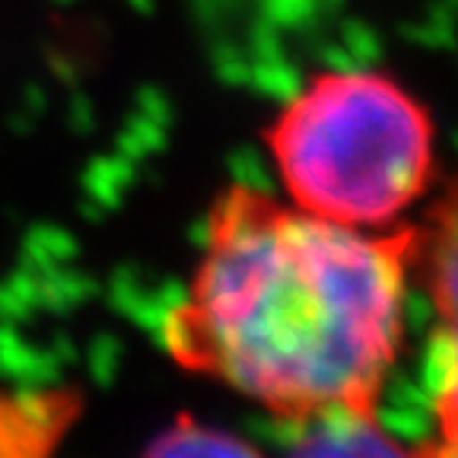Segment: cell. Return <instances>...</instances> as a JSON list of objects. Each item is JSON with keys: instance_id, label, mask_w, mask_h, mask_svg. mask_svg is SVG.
Returning <instances> with one entry per match:
<instances>
[{"instance_id": "cell-1", "label": "cell", "mask_w": 458, "mask_h": 458, "mask_svg": "<svg viewBox=\"0 0 458 458\" xmlns=\"http://www.w3.org/2000/svg\"><path fill=\"white\" fill-rule=\"evenodd\" d=\"M411 255L414 229L369 236L233 185L163 341L284 420L372 414L398 357Z\"/></svg>"}, {"instance_id": "cell-2", "label": "cell", "mask_w": 458, "mask_h": 458, "mask_svg": "<svg viewBox=\"0 0 458 458\" xmlns=\"http://www.w3.org/2000/svg\"><path fill=\"white\" fill-rule=\"evenodd\" d=\"M265 137L296 208L351 229L392 223L427 191L433 172V118L382 71L315 73Z\"/></svg>"}, {"instance_id": "cell-3", "label": "cell", "mask_w": 458, "mask_h": 458, "mask_svg": "<svg viewBox=\"0 0 458 458\" xmlns=\"http://www.w3.org/2000/svg\"><path fill=\"white\" fill-rule=\"evenodd\" d=\"M411 265L420 267L439 322V429H458V182L439 198L427 229H414Z\"/></svg>"}, {"instance_id": "cell-4", "label": "cell", "mask_w": 458, "mask_h": 458, "mask_svg": "<svg viewBox=\"0 0 458 458\" xmlns=\"http://www.w3.org/2000/svg\"><path fill=\"white\" fill-rule=\"evenodd\" d=\"M286 458H423V452L388 437L372 414L331 411L302 420V437Z\"/></svg>"}, {"instance_id": "cell-5", "label": "cell", "mask_w": 458, "mask_h": 458, "mask_svg": "<svg viewBox=\"0 0 458 458\" xmlns=\"http://www.w3.org/2000/svg\"><path fill=\"white\" fill-rule=\"evenodd\" d=\"M143 458H261V452L233 433L182 417L153 439Z\"/></svg>"}, {"instance_id": "cell-6", "label": "cell", "mask_w": 458, "mask_h": 458, "mask_svg": "<svg viewBox=\"0 0 458 458\" xmlns=\"http://www.w3.org/2000/svg\"><path fill=\"white\" fill-rule=\"evenodd\" d=\"M420 452L423 458H458V429H439L437 443Z\"/></svg>"}]
</instances>
